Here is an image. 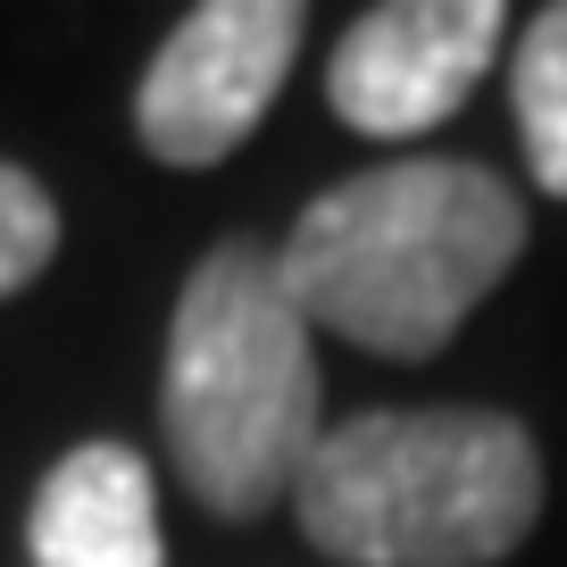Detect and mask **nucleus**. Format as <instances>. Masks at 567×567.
Wrapping results in <instances>:
<instances>
[{"instance_id": "f03ea898", "label": "nucleus", "mask_w": 567, "mask_h": 567, "mask_svg": "<svg viewBox=\"0 0 567 567\" xmlns=\"http://www.w3.org/2000/svg\"><path fill=\"white\" fill-rule=\"evenodd\" d=\"M318 326L301 318L276 250L217 243L184 276L167 318V375H159V434L193 501L217 517H267L292 501L309 451L326 443L318 392Z\"/></svg>"}, {"instance_id": "7ed1b4c3", "label": "nucleus", "mask_w": 567, "mask_h": 567, "mask_svg": "<svg viewBox=\"0 0 567 567\" xmlns=\"http://www.w3.org/2000/svg\"><path fill=\"white\" fill-rule=\"evenodd\" d=\"M292 517L342 567H493L543 517V451L501 409H368L326 425Z\"/></svg>"}, {"instance_id": "20e7f679", "label": "nucleus", "mask_w": 567, "mask_h": 567, "mask_svg": "<svg viewBox=\"0 0 567 567\" xmlns=\"http://www.w3.org/2000/svg\"><path fill=\"white\" fill-rule=\"evenodd\" d=\"M309 34L301 0H209L151 51L134 84V134L159 167H217L276 109Z\"/></svg>"}, {"instance_id": "39448f33", "label": "nucleus", "mask_w": 567, "mask_h": 567, "mask_svg": "<svg viewBox=\"0 0 567 567\" xmlns=\"http://www.w3.org/2000/svg\"><path fill=\"white\" fill-rule=\"evenodd\" d=\"M501 34H509L501 0H392V9H368L326 59V101L351 134H375V142L425 134L484 84Z\"/></svg>"}, {"instance_id": "6e6552de", "label": "nucleus", "mask_w": 567, "mask_h": 567, "mask_svg": "<svg viewBox=\"0 0 567 567\" xmlns=\"http://www.w3.org/2000/svg\"><path fill=\"white\" fill-rule=\"evenodd\" d=\"M51 250H59V200L42 193L25 167L0 159V301L25 292V284L42 276Z\"/></svg>"}, {"instance_id": "0eeeda50", "label": "nucleus", "mask_w": 567, "mask_h": 567, "mask_svg": "<svg viewBox=\"0 0 567 567\" xmlns=\"http://www.w3.org/2000/svg\"><path fill=\"white\" fill-rule=\"evenodd\" d=\"M509 101H517V142H526L534 184L550 200H567V0L517 34Z\"/></svg>"}, {"instance_id": "423d86ee", "label": "nucleus", "mask_w": 567, "mask_h": 567, "mask_svg": "<svg viewBox=\"0 0 567 567\" xmlns=\"http://www.w3.org/2000/svg\"><path fill=\"white\" fill-rule=\"evenodd\" d=\"M34 567H167L151 460L125 443H75L25 509Z\"/></svg>"}, {"instance_id": "f257e3e1", "label": "nucleus", "mask_w": 567, "mask_h": 567, "mask_svg": "<svg viewBox=\"0 0 567 567\" xmlns=\"http://www.w3.org/2000/svg\"><path fill=\"white\" fill-rule=\"evenodd\" d=\"M526 250V200L476 159H392L318 193L276 267L309 326L384 359H425Z\"/></svg>"}]
</instances>
